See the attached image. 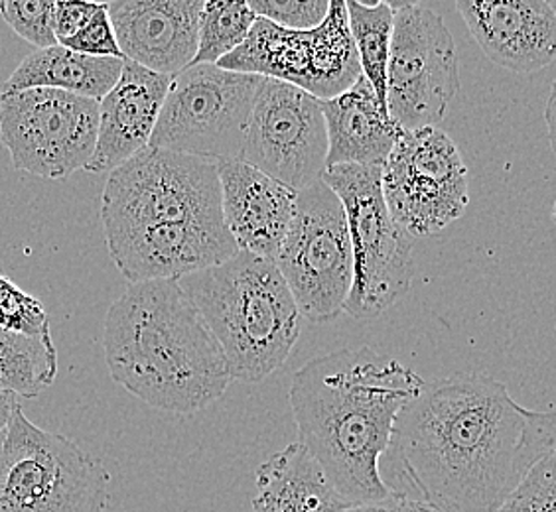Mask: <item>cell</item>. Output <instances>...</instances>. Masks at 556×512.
Segmentation results:
<instances>
[{"instance_id": "3", "label": "cell", "mask_w": 556, "mask_h": 512, "mask_svg": "<svg viewBox=\"0 0 556 512\" xmlns=\"http://www.w3.org/2000/svg\"><path fill=\"white\" fill-rule=\"evenodd\" d=\"M103 345L113 381L156 410L192 414L231 383L222 347L178 280L130 284L109 308Z\"/></svg>"}, {"instance_id": "7", "label": "cell", "mask_w": 556, "mask_h": 512, "mask_svg": "<svg viewBox=\"0 0 556 512\" xmlns=\"http://www.w3.org/2000/svg\"><path fill=\"white\" fill-rule=\"evenodd\" d=\"M105 233L154 225H225L217 164L147 146L109 174Z\"/></svg>"}, {"instance_id": "31", "label": "cell", "mask_w": 556, "mask_h": 512, "mask_svg": "<svg viewBox=\"0 0 556 512\" xmlns=\"http://www.w3.org/2000/svg\"><path fill=\"white\" fill-rule=\"evenodd\" d=\"M101 7L103 2H86V0L54 2V36L58 43L79 33Z\"/></svg>"}, {"instance_id": "1", "label": "cell", "mask_w": 556, "mask_h": 512, "mask_svg": "<svg viewBox=\"0 0 556 512\" xmlns=\"http://www.w3.org/2000/svg\"><path fill=\"white\" fill-rule=\"evenodd\" d=\"M555 441V412L525 408L492 376L422 379L396 412L379 477L439 512H497Z\"/></svg>"}, {"instance_id": "26", "label": "cell", "mask_w": 556, "mask_h": 512, "mask_svg": "<svg viewBox=\"0 0 556 512\" xmlns=\"http://www.w3.org/2000/svg\"><path fill=\"white\" fill-rule=\"evenodd\" d=\"M0 331L18 337H48L50 316L42 302L0 274Z\"/></svg>"}, {"instance_id": "22", "label": "cell", "mask_w": 556, "mask_h": 512, "mask_svg": "<svg viewBox=\"0 0 556 512\" xmlns=\"http://www.w3.org/2000/svg\"><path fill=\"white\" fill-rule=\"evenodd\" d=\"M125 60L77 54L64 46L36 50L4 81L0 95L26 89H55L72 95L101 101L115 87Z\"/></svg>"}, {"instance_id": "13", "label": "cell", "mask_w": 556, "mask_h": 512, "mask_svg": "<svg viewBox=\"0 0 556 512\" xmlns=\"http://www.w3.org/2000/svg\"><path fill=\"white\" fill-rule=\"evenodd\" d=\"M99 103L55 89L0 95V140L16 170L65 180L93 156Z\"/></svg>"}, {"instance_id": "30", "label": "cell", "mask_w": 556, "mask_h": 512, "mask_svg": "<svg viewBox=\"0 0 556 512\" xmlns=\"http://www.w3.org/2000/svg\"><path fill=\"white\" fill-rule=\"evenodd\" d=\"M77 54L93 55V57H118L125 60L118 48L117 36L113 30V24L109 18L108 2L93 14V18L87 22L79 33L60 42Z\"/></svg>"}, {"instance_id": "14", "label": "cell", "mask_w": 556, "mask_h": 512, "mask_svg": "<svg viewBox=\"0 0 556 512\" xmlns=\"http://www.w3.org/2000/svg\"><path fill=\"white\" fill-rule=\"evenodd\" d=\"M328 132L320 101L299 87L263 77L241 162L294 192L326 170Z\"/></svg>"}, {"instance_id": "17", "label": "cell", "mask_w": 556, "mask_h": 512, "mask_svg": "<svg viewBox=\"0 0 556 512\" xmlns=\"http://www.w3.org/2000/svg\"><path fill=\"white\" fill-rule=\"evenodd\" d=\"M456 9L493 64L533 74L555 62V0H460Z\"/></svg>"}, {"instance_id": "6", "label": "cell", "mask_w": 556, "mask_h": 512, "mask_svg": "<svg viewBox=\"0 0 556 512\" xmlns=\"http://www.w3.org/2000/svg\"><path fill=\"white\" fill-rule=\"evenodd\" d=\"M320 180L340 197L352 243L353 282L343 311L355 320L377 318L413 286V236L387 212L379 166H332Z\"/></svg>"}, {"instance_id": "23", "label": "cell", "mask_w": 556, "mask_h": 512, "mask_svg": "<svg viewBox=\"0 0 556 512\" xmlns=\"http://www.w3.org/2000/svg\"><path fill=\"white\" fill-rule=\"evenodd\" d=\"M58 349L52 335L18 337L0 331V391L36 398L54 384Z\"/></svg>"}, {"instance_id": "29", "label": "cell", "mask_w": 556, "mask_h": 512, "mask_svg": "<svg viewBox=\"0 0 556 512\" xmlns=\"http://www.w3.org/2000/svg\"><path fill=\"white\" fill-rule=\"evenodd\" d=\"M257 18L287 30H314L326 21L330 0H249Z\"/></svg>"}, {"instance_id": "24", "label": "cell", "mask_w": 556, "mask_h": 512, "mask_svg": "<svg viewBox=\"0 0 556 512\" xmlns=\"http://www.w3.org/2000/svg\"><path fill=\"white\" fill-rule=\"evenodd\" d=\"M348 24L359 57L362 75L387 111V62L393 36V9L389 2H345Z\"/></svg>"}, {"instance_id": "28", "label": "cell", "mask_w": 556, "mask_h": 512, "mask_svg": "<svg viewBox=\"0 0 556 512\" xmlns=\"http://www.w3.org/2000/svg\"><path fill=\"white\" fill-rule=\"evenodd\" d=\"M555 451L535 463L497 512H555Z\"/></svg>"}, {"instance_id": "12", "label": "cell", "mask_w": 556, "mask_h": 512, "mask_svg": "<svg viewBox=\"0 0 556 512\" xmlns=\"http://www.w3.org/2000/svg\"><path fill=\"white\" fill-rule=\"evenodd\" d=\"M381 192L408 235H437L468 209V168L444 130H403L381 166Z\"/></svg>"}, {"instance_id": "8", "label": "cell", "mask_w": 556, "mask_h": 512, "mask_svg": "<svg viewBox=\"0 0 556 512\" xmlns=\"http://www.w3.org/2000/svg\"><path fill=\"white\" fill-rule=\"evenodd\" d=\"M261 81L217 65L186 67L172 77L149 146L215 164L241 161Z\"/></svg>"}, {"instance_id": "19", "label": "cell", "mask_w": 556, "mask_h": 512, "mask_svg": "<svg viewBox=\"0 0 556 512\" xmlns=\"http://www.w3.org/2000/svg\"><path fill=\"white\" fill-rule=\"evenodd\" d=\"M222 215L239 251L275 260L294 217L296 193L245 162H217Z\"/></svg>"}, {"instance_id": "9", "label": "cell", "mask_w": 556, "mask_h": 512, "mask_svg": "<svg viewBox=\"0 0 556 512\" xmlns=\"http://www.w3.org/2000/svg\"><path fill=\"white\" fill-rule=\"evenodd\" d=\"M300 316L338 320L353 282V255L342 202L318 180L296 193L294 217L275 256Z\"/></svg>"}, {"instance_id": "34", "label": "cell", "mask_w": 556, "mask_h": 512, "mask_svg": "<svg viewBox=\"0 0 556 512\" xmlns=\"http://www.w3.org/2000/svg\"><path fill=\"white\" fill-rule=\"evenodd\" d=\"M553 113H555V93L551 91L548 103H546V123H548V132H551V140H553V130H555V123H553Z\"/></svg>"}, {"instance_id": "15", "label": "cell", "mask_w": 556, "mask_h": 512, "mask_svg": "<svg viewBox=\"0 0 556 512\" xmlns=\"http://www.w3.org/2000/svg\"><path fill=\"white\" fill-rule=\"evenodd\" d=\"M109 255L130 284L180 278L236 255L225 225H154L105 233Z\"/></svg>"}, {"instance_id": "18", "label": "cell", "mask_w": 556, "mask_h": 512, "mask_svg": "<svg viewBox=\"0 0 556 512\" xmlns=\"http://www.w3.org/2000/svg\"><path fill=\"white\" fill-rule=\"evenodd\" d=\"M172 77L125 60L115 87L99 101L93 156L87 171L105 174L149 146Z\"/></svg>"}, {"instance_id": "27", "label": "cell", "mask_w": 556, "mask_h": 512, "mask_svg": "<svg viewBox=\"0 0 556 512\" xmlns=\"http://www.w3.org/2000/svg\"><path fill=\"white\" fill-rule=\"evenodd\" d=\"M0 14L22 40L33 43L38 50L58 43L52 0H7L0 2Z\"/></svg>"}, {"instance_id": "33", "label": "cell", "mask_w": 556, "mask_h": 512, "mask_svg": "<svg viewBox=\"0 0 556 512\" xmlns=\"http://www.w3.org/2000/svg\"><path fill=\"white\" fill-rule=\"evenodd\" d=\"M18 406L16 395L9 393V391H0V432L7 427L9 420H11L14 408Z\"/></svg>"}, {"instance_id": "11", "label": "cell", "mask_w": 556, "mask_h": 512, "mask_svg": "<svg viewBox=\"0 0 556 512\" xmlns=\"http://www.w3.org/2000/svg\"><path fill=\"white\" fill-rule=\"evenodd\" d=\"M393 36L387 62V113L401 130L437 127L460 93L456 43L439 12L389 2Z\"/></svg>"}, {"instance_id": "4", "label": "cell", "mask_w": 556, "mask_h": 512, "mask_svg": "<svg viewBox=\"0 0 556 512\" xmlns=\"http://www.w3.org/2000/svg\"><path fill=\"white\" fill-rule=\"evenodd\" d=\"M178 282L222 347L231 381L261 383L289 359L302 316L275 260L237 251Z\"/></svg>"}, {"instance_id": "21", "label": "cell", "mask_w": 556, "mask_h": 512, "mask_svg": "<svg viewBox=\"0 0 556 512\" xmlns=\"http://www.w3.org/2000/svg\"><path fill=\"white\" fill-rule=\"evenodd\" d=\"M318 463L290 444L258 468L253 512H345Z\"/></svg>"}, {"instance_id": "25", "label": "cell", "mask_w": 556, "mask_h": 512, "mask_svg": "<svg viewBox=\"0 0 556 512\" xmlns=\"http://www.w3.org/2000/svg\"><path fill=\"white\" fill-rule=\"evenodd\" d=\"M257 16L247 2H204L198 22V52L192 65H217L225 55L233 54L245 42Z\"/></svg>"}, {"instance_id": "10", "label": "cell", "mask_w": 556, "mask_h": 512, "mask_svg": "<svg viewBox=\"0 0 556 512\" xmlns=\"http://www.w3.org/2000/svg\"><path fill=\"white\" fill-rule=\"evenodd\" d=\"M217 67L277 79L318 101L340 95L362 75L343 0H330L326 21L314 30H287L257 18L245 42Z\"/></svg>"}, {"instance_id": "5", "label": "cell", "mask_w": 556, "mask_h": 512, "mask_svg": "<svg viewBox=\"0 0 556 512\" xmlns=\"http://www.w3.org/2000/svg\"><path fill=\"white\" fill-rule=\"evenodd\" d=\"M109 487L99 459L14 408L0 432V512H105Z\"/></svg>"}, {"instance_id": "20", "label": "cell", "mask_w": 556, "mask_h": 512, "mask_svg": "<svg viewBox=\"0 0 556 512\" xmlns=\"http://www.w3.org/2000/svg\"><path fill=\"white\" fill-rule=\"evenodd\" d=\"M328 132L326 168L332 166H383L401 137V128L379 105L364 75L333 99L320 101Z\"/></svg>"}, {"instance_id": "32", "label": "cell", "mask_w": 556, "mask_h": 512, "mask_svg": "<svg viewBox=\"0 0 556 512\" xmlns=\"http://www.w3.org/2000/svg\"><path fill=\"white\" fill-rule=\"evenodd\" d=\"M345 512H439L432 509L427 502L415 501V499H407L401 497L395 492H389L383 499L374 502H365V504H357L352 507Z\"/></svg>"}, {"instance_id": "2", "label": "cell", "mask_w": 556, "mask_h": 512, "mask_svg": "<svg viewBox=\"0 0 556 512\" xmlns=\"http://www.w3.org/2000/svg\"><path fill=\"white\" fill-rule=\"evenodd\" d=\"M420 383L413 369L371 347L321 355L294 374L289 402L299 444L348 509L389 495L379 459L396 412Z\"/></svg>"}, {"instance_id": "16", "label": "cell", "mask_w": 556, "mask_h": 512, "mask_svg": "<svg viewBox=\"0 0 556 512\" xmlns=\"http://www.w3.org/2000/svg\"><path fill=\"white\" fill-rule=\"evenodd\" d=\"M204 0H115L109 18L125 60L154 74H180L198 52Z\"/></svg>"}]
</instances>
